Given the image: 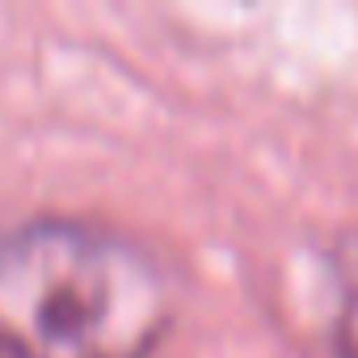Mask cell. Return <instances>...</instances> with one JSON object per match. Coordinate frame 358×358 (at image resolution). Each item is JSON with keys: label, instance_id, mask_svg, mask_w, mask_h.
Instances as JSON below:
<instances>
[{"label": "cell", "instance_id": "1", "mask_svg": "<svg viewBox=\"0 0 358 358\" xmlns=\"http://www.w3.org/2000/svg\"><path fill=\"white\" fill-rule=\"evenodd\" d=\"M173 320L164 270L80 220L0 228V358H148Z\"/></svg>", "mask_w": 358, "mask_h": 358}]
</instances>
